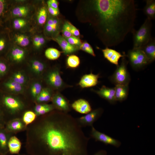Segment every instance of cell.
Here are the masks:
<instances>
[{
	"label": "cell",
	"instance_id": "obj_1",
	"mask_svg": "<svg viewBox=\"0 0 155 155\" xmlns=\"http://www.w3.org/2000/svg\"><path fill=\"white\" fill-rule=\"evenodd\" d=\"M44 115L28 129L29 154L88 155L90 138L75 119L61 111Z\"/></svg>",
	"mask_w": 155,
	"mask_h": 155
},
{
	"label": "cell",
	"instance_id": "obj_2",
	"mask_svg": "<svg viewBox=\"0 0 155 155\" xmlns=\"http://www.w3.org/2000/svg\"><path fill=\"white\" fill-rule=\"evenodd\" d=\"M133 0H94L88 3V19L106 47L117 46L135 30Z\"/></svg>",
	"mask_w": 155,
	"mask_h": 155
},
{
	"label": "cell",
	"instance_id": "obj_3",
	"mask_svg": "<svg viewBox=\"0 0 155 155\" xmlns=\"http://www.w3.org/2000/svg\"><path fill=\"white\" fill-rule=\"evenodd\" d=\"M152 20L146 18L139 29L135 30L133 34V49H140L151 39Z\"/></svg>",
	"mask_w": 155,
	"mask_h": 155
},
{
	"label": "cell",
	"instance_id": "obj_4",
	"mask_svg": "<svg viewBox=\"0 0 155 155\" xmlns=\"http://www.w3.org/2000/svg\"><path fill=\"white\" fill-rule=\"evenodd\" d=\"M127 63L128 61L124 57H122L121 64L117 66L114 72L111 76L110 80L115 86L128 85L130 77L127 69Z\"/></svg>",
	"mask_w": 155,
	"mask_h": 155
},
{
	"label": "cell",
	"instance_id": "obj_5",
	"mask_svg": "<svg viewBox=\"0 0 155 155\" xmlns=\"http://www.w3.org/2000/svg\"><path fill=\"white\" fill-rule=\"evenodd\" d=\"M131 67L134 69H141L150 63L144 53L141 49L129 50L127 55Z\"/></svg>",
	"mask_w": 155,
	"mask_h": 155
},
{
	"label": "cell",
	"instance_id": "obj_6",
	"mask_svg": "<svg viewBox=\"0 0 155 155\" xmlns=\"http://www.w3.org/2000/svg\"><path fill=\"white\" fill-rule=\"evenodd\" d=\"M103 110L98 108L92 110L85 115L76 119L79 125L81 127L93 126L94 123L101 116Z\"/></svg>",
	"mask_w": 155,
	"mask_h": 155
},
{
	"label": "cell",
	"instance_id": "obj_7",
	"mask_svg": "<svg viewBox=\"0 0 155 155\" xmlns=\"http://www.w3.org/2000/svg\"><path fill=\"white\" fill-rule=\"evenodd\" d=\"M45 80L49 86L55 89L59 90L64 86V84L61 76L59 70L57 69L49 71L46 74Z\"/></svg>",
	"mask_w": 155,
	"mask_h": 155
},
{
	"label": "cell",
	"instance_id": "obj_8",
	"mask_svg": "<svg viewBox=\"0 0 155 155\" xmlns=\"http://www.w3.org/2000/svg\"><path fill=\"white\" fill-rule=\"evenodd\" d=\"M90 135L96 141L100 142L106 145H111L117 148L121 145L119 141L98 131L93 126L91 127Z\"/></svg>",
	"mask_w": 155,
	"mask_h": 155
},
{
	"label": "cell",
	"instance_id": "obj_9",
	"mask_svg": "<svg viewBox=\"0 0 155 155\" xmlns=\"http://www.w3.org/2000/svg\"><path fill=\"white\" fill-rule=\"evenodd\" d=\"M3 104L10 112L12 113L22 110L24 104L19 99L11 96L5 97L2 100Z\"/></svg>",
	"mask_w": 155,
	"mask_h": 155
},
{
	"label": "cell",
	"instance_id": "obj_10",
	"mask_svg": "<svg viewBox=\"0 0 155 155\" xmlns=\"http://www.w3.org/2000/svg\"><path fill=\"white\" fill-rule=\"evenodd\" d=\"M53 105L60 111L67 113L70 110L68 101L61 94L57 93L52 97Z\"/></svg>",
	"mask_w": 155,
	"mask_h": 155
},
{
	"label": "cell",
	"instance_id": "obj_11",
	"mask_svg": "<svg viewBox=\"0 0 155 155\" xmlns=\"http://www.w3.org/2000/svg\"><path fill=\"white\" fill-rule=\"evenodd\" d=\"M102 51L104 57L110 63L117 66L119 65L118 62L119 59L125 56L115 50L108 47L102 49Z\"/></svg>",
	"mask_w": 155,
	"mask_h": 155
},
{
	"label": "cell",
	"instance_id": "obj_12",
	"mask_svg": "<svg viewBox=\"0 0 155 155\" xmlns=\"http://www.w3.org/2000/svg\"><path fill=\"white\" fill-rule=\"evenodd\" d=\"M71 107L76 111L82 114H86L92 110L89 102L83 99L75 101L72 104Z\"/></svg>",
	"mask_w": 155,
	"mask_h": 155
},
{
	"label": "cell",
	"instance_id": "obj_13",
	"mask_svg": "<svg viewBox=\"0 0 155 155\" xmlns=\"http://www.w3.org/2000/svg\"><path fill=\"white\" fill-rule=\"evenodd\" d=\"M95 92L102 98L104 99L110 103L115 104L117 101L115 97V88L103 86L98 90Z\"/></svg>",
	"mask_w": 155,
	"mask_h": 155
},
{
	"label": "cell",
	"instance_id": "obj_14",
	"mask_svg": "<svg viewBox=\"0 0 155 155\" xmlns=\"http://www.w3.org/2000/svg\"><path fill=\"white\" fill-rule=\"evenodd\" d=\"M99 77V74H94L92 73L85 75L81 78L79 84L82 88L94 86L98 83Z\"/></svg>",
	"mask_w": 155,
	"mask_h": 155
},
{
	"label": "cell",
	"instance_id": "obj_15",
	"mask_svg": "<svg viewBox=\"0 0 155 155\" xmlns=\"http://www.w3.org/2000/svg\"><path fill=\"white\" fill-rule=\"evenodd\" d=\"M25 126L22 121L17 119L7 121L4 128L7 132L10 133L21 131Z\"/></svg>",
	"mask_w": 155,
	"mask_h": 155
},
{
	"label": "cell",
	"instance_id": "obj_16",
	"mask_svg": "<svg viewBox=\"0 0 155 155\" xmlns=\"http://www.w3.org/2000/svg\"><path fill=\"white\" fill-rule=\"evenodd\" d=\"M148 59L150 63L155 59V40L152 37L150 40L140 48Z\"/></svg>",
	"mask_w": 155,
	"mask_h": 155
},
{
	"label": "cell",
	"instance_id": "obj_17",
	"mask_svg": "<svg viewBox=\"0 0 155 155\" xmlns=\"http://www.w3.org/2000/svg\"><path fill=\"white\" fill-rule=\"evenodd\" d=\"M53 40L57 42L65 54L72 53L76 51L74 46L71 45L63 37L59 35L53 38Z\"/></svg>",
	"mask_w": 155,
	"mask_h": 155
},
{
	"label": "cell",
	"instance_id": "obj_18",
	"mask_svg": "<svg viewBox=\"0 0 155 155\" xmlns=\"http://www.w3.org/2000/svg\"><path fill=\"white\" fill-rule=\"evenodd\" d=\"M114 88L116 101L122 102L125 100L128 94V85H117Z\"/></svg>",
	"mask_w": 155,
	"mask_h": 155
},
{
	"label": "cell",
	"instance_id": "obj_19",
	"mask_svg": "<svg viewBox=\"0 0 155 155\" xmlns=\"http://www.w3.org/2000/svg\"><path fill=\"white\" fill-rule=\"evenodd\" d=\"M21 143L15 136L9 137L8 143V152L11 154H19L21 147Z\"/></svg>",
	"mask_w": 155,
	"mask_h": 155
},
{
	"label": "cell",
	"instance_id": "obj_20",
	"mask_svg": "<svg viewBox=\"0 0 155 155\" xmlns=\"http://www.w3.org/2000/svg\"><path fill=\"white\" fill-rule=\"evenodd\" d=\"M146 5L143 9V11L147 18L152 20L155 18V1L146 0Z\"/></svg>",
	"mask_w": 155,
	"mask_h": 155
},
{
	"label": "cell",
	"instance_id": "obj_21",
	"mask_svg": "<svg viewBox=\"0 0 155 155\" xmlns=\"http://www.w3.org/2000/svg\"><path fill=\"white\" fill-rule=\"evenodd\" d=\"M9 133L4 128L0 129V150L3 154L8 152V143L9 138Z\"/></svg>",
	"mask_w": 155,
	"mask_h": 155
},
{
	"label": "cell",
	"instance_id": "obj_22",
	"mask_svg": "<svg viewBox=\"0 0 155 155\" xmlns=\"http://www.w3.org/2000/svg\"><path fill=\"white\" fill-rule=\"evenodd\" d=\"M25 55V52L23 49L19 47H15L11 49L10 56L13 61L16 63H20L24 59Z\"/></svg>",
	"mask_w": 155,
	"mask_h": 155
},
{
	"label": "cell",
	"instance_id": "obj_23",
	"mask_svg": "<svg viewBox=\"0 0 155 155\" xmlns=\"http://www.w3.org/2000/svg\"><path fill=\"white\" fill-rule=\"evenodd\" d=\"M53 105L46 104H38L36 105L34 110L36 115H44L55 108Z\"/></svg>",
	"mask_w": 155,
	"mask_h": 155
},
{
	"label": "cell",
	"instance_id": "obj_24",
	"mask_svg": "<svg viewBox=\"0 0 155 155\" xmlns=\"http://www.w3.org/2000/svg\"><path fill=\"white\" fill-rule=\"evenodd\" d=\"M30 67L34 73L37 75H40L44 70L45 65L43 62L39 60H33L30 62Z\"/></svg>",
	"mask_w": 155,
	"mask_h": 155
},
{
	"label": "cell",
	"instance_id": "obj_25",
	"mask_svg": "<svg viewBox=\"0 0 155 155\" xmlns=\"http://www.w3.org/2000/svg\"><path fill=\"white\" fill-rule=\"evenodd\" d=\"M5 86L10 91L15 93H21L23 92V85L11 79L5 82Z\"/></svg>",
	"mask_w": 155,
	"mask_h": 155
},
{
	"label": "cell",
	"instance_id": "obj_26",
	"mask_svg": "<svg viewBox=\"0 0 155 155\" xmlns=\"http://www.w3.org/2000/svg\"><path fill=\"white\" fill-rule=\"evenodd\" d=\"M52 98V93L50 89L48 88L42 89L41 92L36 98L38 102H46L50 101Z\"/></svg>",
	"mask_w": 155,
	"mask_h": 155
},
{
	"label": "cell",
	"instance_id": "obj_27",
	"mask_svg": "<svg viewBox=\"0 0 155 155\" xmlns=\"http://www.w3.org/2000/svg\"><path fill=\"white\" fill-rule=\"evenodd\" d=\"M28 11V8L26 6H18L13 9L11 11V14L14 16L22 18L26 16Z\"/></svg>",
	"mask_w": 155,
	"mask_h": 155
},
{
	"label": "cell",
	"instance_id": "obj_28",
	"mask_svg": "<svg viewBox=\"0 0 155 155\" xmlns=\"http://www.w3.org/2000/svg\"><path fill=\"white\" fill-rule=\"evenodd\" d=\"M61 53L58 49L53 48L46 49L45 52V55L48 59L55 60L58 59L60 56Z\"/></svg>",
	"mask_w": 155,
	"mask_h": 155
},
{
	"label": "cell",
	"instance_id": "obj_29",
	"mask_svg": "<svg viewBox=\"0 0 155 155\" xmlns=\"http://www.w3.org/2000/svg\"><path fill=\"white\" fill-rule=\"evenodd\" d=\"M36 116L35 113L33 111L26 112L23 115L22 120L25 126L33 122L35 119Z\"/></svg>",
	"mask_w": 155,
	"mask_h": 155
},
{
	"label": "cell",
	"instance_id": "obj_30",
	"mask_svg": "<svg viewBox=\"0 0 155 155\" xmlns=\"http://www.w3.org/2000/svg\"><path fill=\"white\" fill-rule=\"evenodd\" d=\"M47 11L44 7H41L39 10L37 15V20L38 23L43 25L46 22L47 18Z\"/></svg>",
	"mask_w": 155,
	"mask_h": 155
},
{
	"label": "cell",
	"instance_id": "obj_31",
	"mask_svg": "<svg viewBox=\"0 0 155 155\" xmlns=\"http://www.w3.org/2000/svg\"><path fill=\"white\" fill-rule=\"evenodd\" d=\"M11 80L23 85L26 82V77L24 73L18 71L14 73L12 75Z\"/></svg>",
	"mask_w": 155,
	"mask_h": 155
},
{
	"label": "cell",
	"instance_id": "obj_32",
	"mask_svg": "<svg viewBox=\"0 0 155 155\" xmlns=\"http://www.w3.org/2000/svg\"><path fill=\"white\" fill-rule=\"evenodd\" d=\"M16 42L20 46L22 47L27 46L30 43L28 37L24 35L19 34L16 35L15 38Z\"/></svg>",
	"mask_w": 155,
	"mask_h": 155
},
{
	"label": "cell",
	"instance_id": "obj_33",
	"mask_svg": "<svg viewBox=\"0 0 155 155\" xmlns=\"http://www.w3.org/2000/svg\"><path fill=\"white\" fill-rule=\"evenodd\" d=\"M80 61L79 57L75 55H71L67 58V64L68 66L71 68H75L80 65Z\"/></svg>",
	"mask_w": 155,
	"mask_h": 155
},
{
	"label": "cell",
	"instance_id": "obj_34",
	"mask_svg": "<svg viewBox=\"0 0 155 155\" xmlns=\"http://www.w3.org/2000/svg\"><path fill=\"white\" fill-rule=\"evenodd\" d=\"M42 89V85L40 82H36L33 83L30 88L31 93L33 97L36 98Z\"/></svg>",
	"mask_w": 155,
	"mask_h": 155
},
{
	"label": "cell",
	"instance_id": "obj_35",
	"mask_svg": "<svg viewBox=\"0 0 155 155\" xmlns=\"http://www.w3.org/2000/svg\"><path fill=\"white\" fill-rule=\"evenodd\" d=\"M80 49L94 57L96 56L92 47L87 42H84L82 43L80 46Z\"/></svg>",
	"mask_w": 155,
	"mask_h": 155
},
{
	"label": "cell",
	"instance_id": "obj_36",
	"mask_svg": "<svg viewBox=\"0 0 155 155\" xmlns=\"http://www.w3.org/2000/svg\"><path fill=\"white\" fill-rule=\"evenodd\" d=\"M8 41L6 35L3 33H0V53L3 52L6 49Z\"/></svg>",
	"mask_w": 155,
	"mask_h": 155
},
{
	"label": "cell",
	"instance_id": "obj_37",
	"mask_svg": "<svg viewBox=\"0 0 155 155\" xmlns=\"http://www.w3.org/2000/svg\"><path fill=\"white\" fill-rule=\"evenodd\" d=\"M26 20L23 18H16L13 22V26L16 29H20L24 27L26 24Z\"/></svg>",
	"mask_w": 155,
	"mask_h": 155
},
{
	"label": "cell",
	"instance_id": "obj_38",
	"mask_svg": "<svg viewBox=\"0 0 155 155\" xmlns=\"http://www.w3.org/2000/svg\"><path fill=\"white\" fill-rule=\"evenodd\" d=\"M63 36L67 38L72 36L70 31V28L68 22H66L64 24L62 30Z\"/></svg>",
	"mask_w": 155,
	"mask_h": 155
},
{
	"label": "cell",
	"instance_id": "obj_39",
	"mask_svg": "<svg viewBox=\"0 0 155 155\" xmlns=\"http://www.w3.org/2000/svg\"><path fill=\"white\" fill-rule=\"evenodd\" d=\"M7 5L6 1L0 0V23L4 16L6 9Z\"/></svg>",
	"mask_w": 155,
	"mask_h": 155
},
{
	"label": "cell",
	"instance_id": "obj_40",
	"mask_svg": "<svg viewBox=\"0 0 155 155\" xmlns=\"http://www.w3.org/2000/svg\"><path fill=\"white\" fill-rule=\"evenodd\" d=\"M67 42L71 45H80L82 44L80 40L77 37L72 36L65 38Z\"/></svg>",
	"mask_w": 155,
	"mask_h": 155
},
{
	"label": "cell",
	"instance_id": "obj_41",
	"mask_svg": "<svg viewBox=\"0 0 155 155\" xmlns=\"http://www.w3.org/2000/svg\"><path fill=\"white\" fill-rule=\"evenodd\" d=\"M70 31L72 35L77 37L79 36L80 35V33L79 30L73 25L69 22Z\"/></svg>",
	"mask_w": 155,
	"mask_h": 155
},
{
	"label": "cell",
	"instance_id": "obj_42",
	"mask_svg": "<svg viewBox=\"0 0 155 155\" xmlns=\"http://www.w3.org/2000/svg\"><path fill=\"white\" fill-rule=\"evenodd\" d=\"M7 67L6 64L3 61L0 60V75L4 74L7 71Z\"/></svg>",
	"mask_w": 155,
	"mask_h": 155
},
{
	"label": "cell",
	"instance_id": "obj_43",
	"mask_svg": "<svg viewBox=\"0 0 155 155\" xmlns=\"http://www.w3.org/2000/svg\"><path fill=\"white\" fill-rule=\"evenodd\" d=\"M48 6V10L51 14L54 16H57L59 13V9L53 8L49 5Z\"/></svg>",
	"mask_w": 155,
	"mask_h": 155
},
{
	"label": "cell",
	"instance_id": "obj_44",
	"mask_svg": "<svg viewBox=\"0 0 155 155\" xmlns=\"http://www.w3.org/2000/svg\"><path fill=\"white\" fill-rule=\"evenodd\" d=\"M6 122L4 115L0 111V129L4 128Z\"/></svg>",
	"mask_w": 155,
	"mask_h": 155
},
{
	"label": "cell",
	"instance_id": "obj_45",
	"mask_svg": "<svg viewBox=\"0 0 155 155\" xmlns=\"http://www.w3.org/2000/svg\"><path fill=\"white\" fill-rule=\"evenodd\" d=\"M48 5L56 9H58V3L56 0H49L47 1Z\"/></svg>",
	"mask_w": 155,
	"mask_h": 155
},
{
	"label": "cell",
	"instance_id": "obj_46",
	"mask_svg": "<svg viewBox=\"0 0 155 155\" xmlns=\"http://www.w3.org/2000/svg\"><path fill=\"white\" fill-rule=\"evenodd\" d=\"M40 36H36L33 39V43L34 46L36 48L40 39Z\"/></svg>",
	"mask_w": 155,
	"mask_h": 155
},
{
	"label": "cell",
	"instance_id": "obj_47",
	"mask_svg": "<svg viewBox=\"0 0 155 155\" xmlns=\"http://www.w3.org/2000/svg\"><path fill=\"white\" fill-rule=\"evenodd\" d=\"M45 42V40L44 38L40 36L39 42L36 48L37 49L40 48L44 44Z\"/></svg>",
	"mask_w": 155,
	"mask_h": 155
},
{
	"label": "cell",
	"instance_id": "obj_48",
	"mask_svg": "<svg viewBox=\"0 0 155 155\" xmlns=\"http://www.w3.org/2000/svg\"><path fill=\"white\" fill-rule=\"evenodd\" d=\"M94 155H107V153L106 150H102L96 152Z\"/></svg>",
	"mask_w": 155,
	"mask_h": 155
},
{
	"label": "cell",
	"instance_id": "obj_49",
	"mask_svg": "<svg viewBox=\"0 0 155 155\" xmlns=\"http://www.w3.org/2000/svg\"><path fill=\"white\" fill-rule=\"evenodd\" d=\"M7 153H5V154H2L0 155H7Z\"/></svg>",
	"mask_w": 155,
	"mask_h": 155
},
{
	"label": "cell",
	"instance_id": "obj_50",
	"mask_svg": "<svg viewBox=\"0 0 155 155\" xmlns=\"http://www.w3.org/2000/svg\"><path fill=\"white\" fill-rule=\"evenodd\" d=\"M3 154V153H1V151H0V155L1 154Z\"/></svg>",
	"mask_w": 155,
	"mask_h": 155
},
{
	"label": "cell",
	"instance_id": "obj_51",
	"mask_svg": "<svg viewBox=\"0 0 155 155\" xmlns=\"http://www.w3.org/2000/svg\"><path fill=\"white\" fill-rule=\"evenodd\" d=\"M26 155V154H20V155ZM28 155H30V154H29Z\"/></svg>",
	"mask_w": 155,
	"mask_h": 155
}]
</instances>
